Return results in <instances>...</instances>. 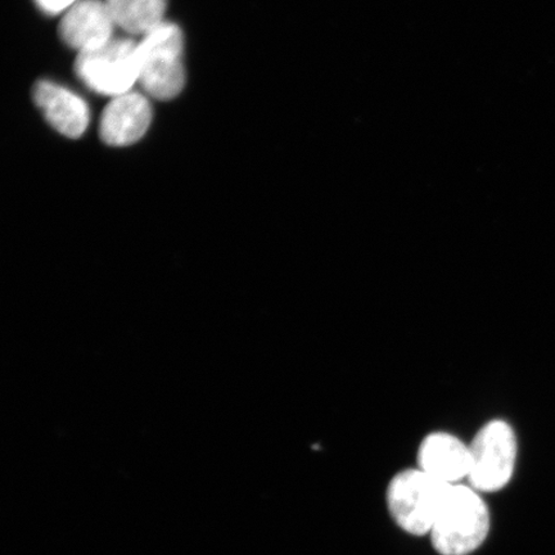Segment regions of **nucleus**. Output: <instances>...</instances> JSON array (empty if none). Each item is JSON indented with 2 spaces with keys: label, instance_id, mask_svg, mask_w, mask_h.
Masks as SVG:
<instances>
[{
  "label": "nucleus",
  "instance_id": "1",
  "mask_svg": "<svg viewBox=\"0 0 555 555\" xmlns=\"http://www.w3.org/2000/svg\"><path fill=\"white\" fill-rule=\"evenodd\" d=\"M490 531V512L480 492L451 485L431 530L433 545L441 555H468L483 544Z\"/></svg>",
  "mask_w": 555,
  "mask_h": 555
},
{
  "label": "nucleus",
  "instance_id": "2",
  "mask_svg": "<svg viewBox=\"0 0 555 555\" xmlns=\"http://www.w3.org/2000/svg\"><path fill=\"white\" fill-rule=\"evenodd\" d=\"M184 38L176 24L165 23L138 43L139 79L144 92L159 101L176 99L185 85Z\"/></svg>",
  "mask_w": 555,
  "mask_h": 555
},
{
  "label": "nucleus",
  "instance_id": "3",
  "mask_svg": "<svg viewBox=\"0 0 555 555\" xmlns=\"http://www.w3.org/2000/svg\"><path fill=\"white\" fill-rule=\"evenodd\" d=\"M450 486L420 468L401 470L388 483V511L405 532L415 537L427 535L431 533Z\"/></svg>",
  "mask_w": 555,
  "mask_h": 555
},
{
  "label": "nucleus",
  "instance_id": "4",
  "mask_svg": "<svg viewBox=\"0 0 555 555\" xmlns=\"http://www.w3.org/2000/svg\"><path fill=\"white\" fill-rule=\"evenodd\" d=\"M517 437L508 422L492 420L478 429L469 443L470 467L467 481L477 492L505 488L515 474Z\"/></svg>",
  "mask_w": 555,
  "mask_h": 555
},
{
  "label": "nucleus",
  "instance_id": "5",
  "mask_svg": "<svg viewBox=\"0 0 555 555\" xmlns=\"http://www.w3.org/2000/svg\"><path fill=\"white\" fill-rule=\"evenodd\" d=\"M75 73L93 92L119 96L131 92L139 79L138 43L114 38L76 57Z\"/></svg>",
  "mask_w": 555,
  "mask_h": 555
},
{
  "label": "nucleus",
  "instance_id": "6",
  "mask_svg": "<svg viewBox=\"0 0 555 555\" xmlns=\"http://www.w3.org/2000/svg\"><path fill=\"white\" fill-rule=\"evenodd\" d=\"M115 26L106 0H78L64 13L59 31L69 48L81 53L114 39Z\"/></svg>",
  "mask_w": 555,
  "mask_h": 555
},
{
  "label": "nucleus",
  "instance_id": "7",
  "mask_svg": "<svg viewBox=\"0 0 555 555\" xmlns=\"http://www.w3.org/2000/svg\"><path fill=\"white\" fill-rule=\"evenodd\" d=\"M152 121L147 96L131 90L115 96L101 116L100 135L104 143L122 147L143 138Z\"/></svg>",
  "mask_w": 555,
  "mask_h": 555
},
{
  "label": "nucleus",
  "instance_id": "8",
  "mask_svg": "<svg viewBox=\"0 0 555 555\" xmlns=\"http://www.w3.org/2000/svg\"><path fill=\"white\" fill-rule=\"evenodd\" d=\"M416 461L418 468L436 480L457 485L469 475V446L454 435L433 433L422 440Z\"/></svg>",
  "mask_w": 555,
  "mask_h": 555
},
{
  "label": "nucleus",
  "instance_id": "9",
  "mask_svg": "<svg viewBox=\"0 0 555 555\" xmlns=\"http://www.w3.org/2000/svg\"><path fill=\"white\" fill-rule=\"evenodd\" d=\"M33 99L52 127L68 138H80L89 125V107L72 90L41 80L34 86Z\"/></svg>",
  "mask_w": 555,
  "mask_h": 555
},
{
  "label": "nucleus",
  "instance_id": "10",
  "mask_svg": "<svg viewBox=\"0 0 555 555\" xmlns=\"http://www.w3.org/2000/svg\"><path fill=\"white\" fill-rule=\"evenodd\" d=\"M116 26L129 34L144 35L165 23L166 0H106Z\"/></svg>",
  "mask_w": 555,
  "mask_h": 555
},
{
  "label": "nucleus",
  "instance_id": "11",
  "mask_svg": "<svg viewBox=\"0 0 555 555\" xmlns=\"http://www.w3.org/2000/svg\"><path fill=\"white\" fill-rule=\"evenodd\" d=\"M40 11L47 15L55 16L65 13L67 10L78 2V0H34Z\"/></svg>",
  "mask_w": 555,
  "mask_h": 555
}]
</instances>
